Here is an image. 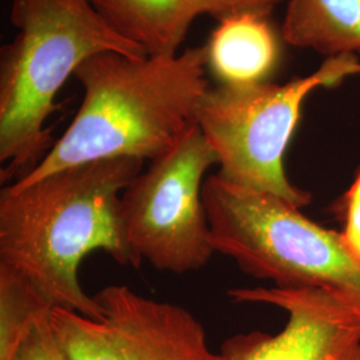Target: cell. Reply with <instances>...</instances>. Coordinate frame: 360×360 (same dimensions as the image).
Segmentation results:
<instances>
[{
  "instance_id": "cell-11",
  "label": "cell",
  "mask_w": 360,
  "mask_h": 360,
  "mask_svg": "<svg viewBox=\"0 0 360 360\" xmlns=\"http://www.w3.org/2000/svg\"><path fill=\"white\" fill-rule=\"evenodd\" d=\"M282 37L327 58L360 53V0H288Z\"/></svg>"
},
{
  "instance_id": "cell-4",
  "label": "cell",
  "mask_w": 360,
  "mask_h": 360,
  "mask_svg": "<svg viewBox=\"0 0 360 360\" xmlns=\"http://www.w3.org/2000/svg\"><path fill=\"white\" fill-rule=\"evenodd\" d=\"M203 200L215 252L279 288H314L360 303V262L343 235L306 218L282 198L210 175Z\"/></svg>"
},
{
  "instance_id": "cell-7",
  "label": "cell",
  "mask_w": 360,
  "mask_h": 360,
  "mask_svg": "<svg viewBox=\"0 0 360 360\" xmlns=\"http://www.w3.org/2000/svg\"><path fill=\"white\" fill-rule=\"evenodd\" d=\"M94 297L103 309L91 319L53 307L51 323L70 360H223L188 309L112 284Z\"/></svg>"
},
{
  "instance_id": "cell-13",
  "label": "cell",
  "mask_w": 360,
  "mask_h": 360,
  "mask_svg": "<svg viewBox=\"0 0 360 360\" xmlns=\"http://www.w3.org/2000/svg\"><path fill=\"white\" fill-rule=\"evenodd\" d=\"M11 360H70L51 323V312L39 318Z\"/></svg>"
},
{
  "instance_id": "cell-12",
  "label": "cell",
  "mask_w": 360,
  "mask_h": 360,
  "mask_svg": "<svg viewBox=\"0 0 360 360\" xmlns=\"http://www.w3.org/2000/svg\"><path fill=\"white\" fill-rule=\"evenodd\" d=\"M52 309L26 276L0 263V360L13 359L31 327Z\"/></svg>"
},
{
  "instance_id": "cell-3",
  "label": "cell",
  "mask_w": 360,
  "mask_h": 360,
  "mask_svg": "<svg viewBox=\"0 0 360 360\" xmlns=\"http://www.w3.org/2000/svg\"><path fill=\"white\" fill-rule=\"evenodd\" d=\"M18 30L0 50L1 181L32 171L55 144L47 119L67 79L92 55L147 56L120 38L89 0H13Z\"/></svg>"
},
{
  "instance_id": "cell-9",
  "label": "cell",
  "mask_w": 360,
  "mask_h": 360,
  "mask_svg": "<svg viewBox=\"0 0 360 360\" xmlns=\"http://www.w3.org/2000/svg\"><path fill=\"white\" fill-rule=\"evenodd\" d=\"M92 8L120 38L147 56H175L196 16L199 0H89Z\"/></svg>"
},
{
  "instance_id": "cell-15",
  "label": "cell",
  "mask_w": 360,
  "mask_h": 360,
  "mask_svg": "<svg viewBox=\"0 0 360 360\" xmlns=\"http://www.w3.org/2000/svg\"><path fill=\"white\" fill-rule=\"evenodd\" d=\"M345 219L343 239L349 251L360 262V167L345 196Z\"/></svg>"
},
{
  "instance_id": "cell-1",
  "label": "cell",
  "mask_w": 360,
  "mask_h": 360,
  "mask_svg": "<svg viewBox=\"0 0 360 360\" xmlns=\"http://www.w3.org/2000/svg\"><path fill=\"white\" fill-rule=\"evenodd\" d=\"M143 163L135 158L95 160L26 187L3 188L0 263L26 276L52 307L101 319L103 309L84 292L77 271L94 251H104L120 266H142L126 235L120 198Z\"/></svg>"
},
{
  "instance_id": "cell-5",
  "label": "cell",
  "mask_w": 360,
  "mask_h": 360,
  "mask_svg": "<svg viewBox=\"0 0 360 360\" xmlns=\"http://www.w3.org/2000/svg\"><path fill=\"white\" fill-rule=\"evenodd\" d=\"M354 74H360L358 58L343 55L327 58L314 74L284 84L266 80L211 87L198 108L196 126L217 155L219 176L299 208L307 206L311 193L287 178L285 150L309 94Z\"/></svg>"
},
{
  "instance_id": "cell-2",
  "label": "cell",
  "mask_w": 360,
  "mask_h": 360,
  "mask_svg": "<svg viewBox=\"0 0 360 360\" xmlns=\"http://www.w3.org/2000/svg\"><path fill=\"white\" fill-rule=\"evenodd\" d=\"M207 68L206 46L175 56L92 55L75 72L84 95L74 120L38 166L11 186L95 160L151 162L166 154L196 126L211 89Z\"/></svg>"
},
{
  "instance_id": "cell-14",
  "label": "cell",
  "mask_w": 360,
  "mask_h": 360,
  "mask_svg": "<svg viewBox=\"0 0 360 360\" xmlns=\"http://www.w3.org/2000/svg\"><path fill=\"white\" fill-rule=\"evenodd\" d=\"M203 13H208L219 22L240 13H254L269 18L283 0H199Z\"/></svg>"
},
{
  "instance_id": "cell-6",
  "label": "cell",
  "mask_w": 360,
  "mask_h": 360,
  "mask_svg": "<svg viewBox=\"0 0 360 360\" xmlns=\"http://www.w3.org/2000/svg\"><path fill=\"white\" fill-rule=\"evenodd\" d=\"M217 155L198 126L150 162L123 190L122 219L134 252L171 274L200 270L215 250L203 200L205 175Z\"/></svg>"
},
{
  "instance_id": "cell-8",
  "label": "cell",
  "mask_w": 360,
  "mask_h": 360,
  "mask_svg": "<svg viewBox=\"0 0 360 360\" xmlns=\"http://www.w3.org/2000/svg\"><path fill=\"white\" fill-rule=\"evenodd\" d=\"M232 302L266 303L288 312L278 334H236L220 347L223 360H360V303L314 288H233Z\"/></svg>"
},
{
  "instance_id": "cell-10",
  "label": "cell",
  "mask_w": 360,
  "mask_h": 360,
  "mask_svg": "<svg viewBox=\"0 0 360 360\" xmlns=\"http://www.w3.org/2000/svg\"><path fill=\"white\" fill-rule=\"evenodd\" d=\"M206 50L207 65L223 84L266 82L281 55L279 40L269 18L254 13L220 20Z\"/></svg>"
}]
</instances>
